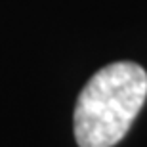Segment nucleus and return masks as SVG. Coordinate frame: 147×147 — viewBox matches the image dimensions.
I'll return each mask as SVG.
<instances>
[{
  "label": "nucleus",
  "mask_w": 147,
  "mask_h": 147,
  "mask_svg": "<svg viewBox=\"0 0 147 147\" xmlns=\"http://www.w3.org/2000/svg\"><path fill=\"white\" fill-rule=\"evenodd\" d=\"M147 98V73L130 61L98 71L82 88L75 109L80 147H113L126 136Z\"/></svg>",
  "instance_id": "nucleus-1"
}]
</instances>
